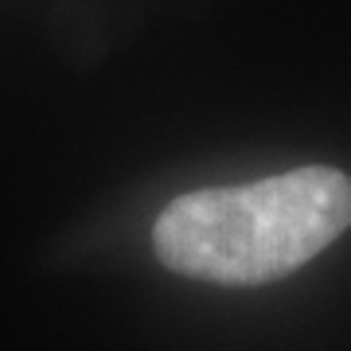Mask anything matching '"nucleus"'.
I'll use <instances>...</instances> for the list:
<instances>
[{"instance_id": "obj_1", "label": "nucleus", "mask_w": 351, "mask_h": 351, "mask_svg": "<svg viewBox=\"0 0 351 351\" xmlns=\"http://www.w3.org/2000/svg\"><path fill=\"white\" fill-rule=\"evenodd\" d=\"M351 226V176L308 164L234 188H199L156 215L152 246L172 274L211 285L281 281Z\"/></svg>"}]
</instances>
